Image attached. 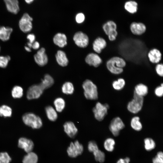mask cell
<instances>
[{
	"label": "cell",
	"mask_w": 163,
	"mask_h": 163,
	"mask_svg": "<svg viewBox=\"0 0 163 163\" xmlns=\"http://www.w3.org/2000/svg\"><path fill=\"white\" fill-rule=\"evenodd\" d=\"M126 65V62L123 58L117 56L110 58L106 62L108 70L111 73L117 75L123 72Z\"/></svg>",
	"instance_id": "6da1fadb"
},
{
	"label": "cell",
	"mask_w": 163,
	"mask_h": 163,
	"mask_svg": "<svg viewBox=\"0 0 163 163\" xmlns=\"http://www.w3.org/2000/svg\"><path fill=\"white\" fill-rule=\"evenodd\" d=\"M22 119L25 125L33 129H39L43 126V121L41 118L33 113H25L23 115Z\"/></svg>",
	"instance_id": "7a4b0ae2"
},
{
	"label": "cell",
	"mask_w": 163,
	"mask_h": 163,
	"mask_svg": "<svg viewBox=\"0 0 163 163\" xmlns=\"http://www.w3.org/2000/svg\"><path fill=\"white\" fill-rule=\"evenodd\" d=\"M82 87L85 98L89 100H97L98 98V92L96 85L91 80L86 79L83 82Z\"/></svg>",
	"instance_id": "3957f363"
},
{
	"label": "cell",
	"mask_w": 163,
	"mask_h": 163,
	"mask_svg": "<svg viewBox=\"0 0 163 163\" xmlns=\"http://www.w3.org/2000/svg\"><path fill=\"white\" fill-rule=\"evenodd\" d=\"M144 103V97L139 96L134 92L133 99L128 103V110L133 114H136L142 110Z\"/></svg>",
	"instance_id": "277c9868"
},
{
	"label": "cell",
	"mask_w": 163,
	"mask_h": 163,
	"mask_svg": "<svg viewBox=\"0 0 163 163\" xmlns=\"http://www.w3.org/2000/svg\"><path fill=\"white\" fill-rule=\"evenodd\" d=\"M109 108L107 104H103L99 102H97L92 110L95 119L98 121L103 120L107 114Z\"/></svg>",
	"instance_id": "5b68a950"
},
{
	"label": "cell",
	"mask_w": 163,
	"mask_h": 163,
	"mask_svg": "<svg viewBox=\"0 0 163 163\" xmlns=\"http://www.w3.org/2000/svg\"><path fill=\"white\" fill-rule=\"evenodd\" d=\"M84 147L78 141L71 142L67 149L68 155L70 157L75 158L81 155L83 152Z\"/></svg>",
	"instance_id": "8992f818"
},
{
	"label": "cell",
	"mask_w": 163,
	"mask_h": 163,
	"mask_svg": "<svg viewBox=\"0 0 163 163\" xmlns=\"http://www.w3.org/2000/svg\"><path fill=\"white\" fill-rule=\"evenodd\" d=\"M33 18L27 13L23 14L19 22V27L21 30L24 33L30 32L33 27Z\"/></svg>",
	"instance_id": "52a82bcc"
},
{
	"label": "cell",
	"mask_w": 163,
	"mask_h": 163,
	"mask_svg": "<svg viewBox=\"0 0 163 163\" xmlns=\"http://www.w3.org/2000/svg\"><path fill=\"white\" fill-rule=\"evenodd\" d=\"M125 127V124L122 120L117 117L111 120L109 126V129L113 136H117L119 135L120 131Z\"/></svg>",
	"instance_id": "ba28073f"
},
{
	"label": "cell",
	"mask_w": 163,
	"mask_h": 163,
	"mask_svg": "<svg viewBox=\"0 0 163 163\" xmlns=\"http://www.w3.org/2000/svg\"><path fill=\"white\" fill-rule=\"evenodd\" d=\"M44 90L39 84H34L30 86L26 93L27 99L31 100L37 99L41 96Z\"/></svg>",
	"instance_id": "9c48e42d"
},
{
	"label": "cell",
	"mask_w": 163,
	"mask_h": 163,
	"mask_svg": "<svg viewBox=\"0 0 163 163\" xmlns=\"http://www.w3.org/2000/svg\"><path fill=\"white\" fill-rule=\"evenodd\" d=\"M73 40L75 44L80 48H85L89 44L88 37L86 34L81 31L76 32L73 36Z\"/></svg>",
	"instance_id": "30bf717a"
},
{
	"label": "cell",
	"mask_w": 163,
	"mask_h": 163,
	"mask_svg": "<svg viewBox=\"0 0 163 163\" xmlns=\"http://www.w3.org/2000/svg\"><path fill=\"white\" fill-rule=\"evenodd\" d=\"M34 59L36 63L39 66H43L48 62V57L46 53L44 48L42 47L38 50L34 56Z\"/></svg>",
	"instance_id": "8fae6325"
},
{
	"label": "cell",
	"mask_w": 163,
	"mask_h": 163,
	"mask_svg": "<svg viewBox=\"0 0 163 163\" xmlns=\"http://www.w3.org/2000/svg\"><path fill=\"white\" fill-rule=\"evenodd\" d=\"M129 30L134 35L140 36L146 32L147 28L142 23L133 22L130 25Z\"/></svg>",
	"instance_id": "7c38bea8"
},
{
	"label": "cell",
	"mask_w": 163,
	"mask_h": 163,
	"mask_svg": "<svg viewBox=\"0 0 163 163\" xmlns=\"http://www.w3.org/2000/svg\"><path fill=\"white\" fill-rule=\"evenodd\" d=\"M85 61L90 66L97 67L101 64L102 60L97 53H89L86 56Z\"/></svg>",
	"instance_id": "4fadbf2b"
},
{
	"label": "cell",
	"mask_w": 163,
	"mask_h": 163,
	"mask_svg": "<svg viewBox=\"0 0 163 163\" xmlns=\"http://www.w3.org/2000/svg\"><path fill=\"white\" fill-rule=\"evenodd\" d=\"M149 61L153 64L159 63L162 58V53L160 50L156 48L150 50L147 54Z\"/></svg>",
	"instance_id": "5bb4252c"
},
{
	"label": "cell",
	"mask_w": 163,
	"mask_h": 163,
	"mask_svg": "<svg viewBox=\"0 0 163 163\" xmlns=\"http://www.w3.org/2000/svg\"><path fill=\"white\" fill-rule=\"evenodd\" d=\"M18 146L20 148L23 149L27 153L32 152L34 147L33 141L30 139L22 137L18 140Z\"/></svg>",
	"instance_id": "9a60e30c"
},
{
	"label": "cell",
	"mask_w": 163,
	"mask_h": 163,
	"mask_svg": "<svg viewBox=\"0 0 163 163\" xmlns=\"http://www.w3.org/2000/svg\"><path fill=\"white\" fill-rule=\"evenodd\" d=\"M63 127L65 133L70 138H74L78 133V129L72 122H66L63 124Z\"/></svg>",
	"instance_id": "2e32d148"
},
{
	"label": "cell",
	"mask_w": 163,
	"mask_h": 163,
	"mask_svg": "<svg viewBox=\"0 0 163 163\" xmlns=\"http://www.w3.org/2000/svg\"><path fill=\"white\" fill-rule=\"evenodd\" d=\"M107 45L106 40L103 37H99L94 41L92 45L93 49L97 53L99 54L106 47Z\"/></svg>",
	"instance_id": "e0dca14e"
},
{
	"label": "cell",
	"mask_w": 163,
	"mask_h": 163,
	"mask_svg": "<svg viewBox=\"0 0 163 163\" xmlns=\"http://www.w3.org/2000/svg\"><path fill=\"white\" fill-rule=\"evenodd\" d=\"M8 11L13 14H17L19 11L18 0H4Z\"/></svg>",
	"instance_id": "ac0fdd59"
},
{
	"label": "cell",
	"mask_w": 163,
	"mask_h": 163,
	"mask_svg": "<svg viewBox=\"0 0 163 163\" xmlns=\"http://www.w3.org/2000/svg\"><path fill=\"white\" fill-rule=\"evenodd\" d=\"M54 43L61 48H63L67 44V38L64 34L58 33L56 34L53 38Z\"/></svg>",
	"instance_id": "d6986e66"
},
{
	"label": "cell",
	"mask_w": 163,
	"mask_h": 163,
	"mask_svg": "<svg viewBox=\"0 0 163 163\" xmlns=\"http://www.w3.org/2000/svg\"><path fill=\"white\" fill-rule=\"evenodd\" d=\"M55 57L57 63L60 66L65 67L68 65L69 60L64 51L58 50L56 54Z\"/></svg>",
	"instance_id": "ffe728a7"
},
{
	"label": "cell",
	"mask_w": 163,
	"mask_h": 163,
	"mask_svg": "<svg viewBox=\"0 0 163 163\" xmlns=\"http://www.w3.org/2000/svg\"><path fill=\"white\" fill-rule=\"evenodd\" d=\"M12 31L11 27L0 26V40L3 41L8 40Z\"/></svg>",
	"instance_id": "44dd1931"
},
{
	"label": "cell",
	"mask_w": 163,
	"mask_h": 163,
	"mask_svg": "<svg viewBox=\"0 0 163 163\" xmlns=\"http://www.w3.org/2000/svg\"><path fill=\"white\" fill-rule=\"evenodd\" d=\"M102 29L105 34L107 36L109 34L117 30V25L114 21H109L103 25Z\"/></svg>",
	"instance_id": "7402d4cb"
},
{
	"label": "cell",
	"mask_w": 163,
	"mask_h": 163,
	"mask_svg": "<svg viewBox=\"0 0 163 163\" xmlns=\"http://www.w3.org/2000/svg\"><path fill=\"white\" fill-rule=\"evenodd\" d=\"M45 111L47 117L49 120L54 122L57 119L58 112L53 106L50 105L46 106Z\"/></svg>",
	"instance_id": "603a6c76"
},
{
	"label": "cell",
	"mask_w": 163,
	"mask_h": 163,
	"mask_svg": "<svg viewBox=\"0 0 163 163\" xmlns=\"http://www.w3.org/2000/svg\"><path fill=\"white\" fill-rule=\"evenodd\" d=\"M54 82V81L52 77L48 74H46L39 84L44 90L52 86Z\"/></svg>",
	"instance_id": "cb8c5ba5"
},
{
	"label": "cell",
	"mask_w": 163,
	"mask_h": 163,
	"mask_svg": "<svg viewBox=\"0 0 163 163\" xmlns=\"http://www.w3.org/2000/svg\"><path fill=\"white\" fill-rule=\"evenodd\" d=\"M134 92L139 96L144 97L148 94V88L146 85L139 83L135 86Z\"/></svg>",
	"instance_id": "d4e9b609"
},
{
	"label": "cell",
	"mask_w": 163,
	"mask_h": 163,
	"mask_svg": "<svg viewBox=\"0 0 163 163\" xmlns=\"http://www.w3.org/2000/svg\"><path fill=\"white\" fill-rule=\"evenodd\" d=\"M54 108L57 112H62L66 106V102L65 100L62 97H57L53 101Z\"/></svg>",
	"instance_id": "484cf974"
},
{
	"label": "cell",
	"mask_w": 163,
	"mask_h": 163,
	"mask_svg": "<svg viewBox=\"0 0 163 163\" xmlns=\"http://www.w3.org/2000/svg\"><path fill=\"white\" fill-rule=\"evenodd\" d=\"M61 91L62 93L65 94H72L74 91V86L71 82H66L62 85Z\"/></svg>",
	"instance_id": "4316f807"
},
{
	"label": "cell",
	"mask_w": 163,
	"mask_h": 163,
	"mask_svg": "<svg viewBox=\"0 0 163 163\" xmlns=\"http://www.w3.org/2000/svg\"><path fill=\"white\" fill-rule=\"evenodd\" d=\"M38 157L35 153L32 152L27 153L23 159V163H37Z\"/></svg>",
	"instance_id": "83f0119b"
},
{
	"label": "cell",
	"mask_w": 163,
	"mask_h": 163,
	"mask_svg": "<svg viewBox=\"0 0 163 163\" xmlns=\"http://www.w3.org/2000/svg\"><path fill=\"white\" fill-rule=\"evenodd\" d=\"M140 120L139 117L137 116L133 117L131 120V126L135 131H139L142 129V124Z\"/></svg>",
	"instance_id": "f1b7e54d"
},
{
	"label": "cell",
	"mask_w": 163,
	"mask_h": 163,
	"mask_svg": "<svg viewBox=\"0 0 163 163\" xmlns=\"http://www.w3.org/2000/svg\"><path fill=\"white\" fill-rule=\"evenodd\" d=\"M12 113V109L9 106L3 105L0 107V116L4 117H11Z\"/></svg>",
	"instance_id": "f546056e"
},
{
	"label": "cell",
	"mask_w": 163,
	"mask_h": 163,
	"mask_svg": "<svg viewBox=\"0 0 163 163\" xmlns=\"http://www.w3.org/2000/svg\"><path fill=\"white\" fill-rule=\"evenodd\" d=\"M24 94L23 89L22 87L19 85H15L12 88L11 91V95L14 98H21Z\"/></svg>",
	"instance_id": "4dcf8cb0"
},
{
	"label": "cell",
	"mask_w": 163,
	"mask_h": 163,
	"mask_svg": "<svg viewBox=\"0 0 163 163\" xmlns=\"http://www.w3.org/2000/svg\"><path fill=\"white\" fill-rule=\"evenodd\" d=\"M115 141L112 138H108L106 139L104 143V149L107 152H112L114 149Z\"/></svg>",
	"instance_id": "1f68e13d"
},
{
	"label": "cell",
	"mask_w": 163,
	"mask_h": 163,
	"mask_svg": "<svg viewBox=\"0 0 163 163\" xmlns=\"http://www.w3.org/2000/svg\"><path fill=\"white\" fill-rule=\"evenodd\" d=\"M125 9L129 12L133 14L136 13L137 9V4L134 1L126 2L124 5Z\"/></svg>",
	"instance_id": "d6a6232c"
},
{
	"label": "cell",
	"mask_w": 163,
	"mask_h": 163,
	"mask_svg": "<svg viewBox=\"0 0 163 163\" xmlns=\"http://www.w3.org/2000/svg\"><path fill=\"white\" fill-rule=\"evenodd\" d=\"M144 147L145 150L150 151L154 149L156 147V143L154 140L149 137L146 138L144 140Z\"/></svg>",
	"instance_id": "836d02e7"
},
{
	"label": "cell",
	"mask_w": 163,
	"mask_h": 163,
	"mask_svg": "<svg viewBox=\"0 0 163 163\" xmlns=\"http://www.w3.org/2000/svg\"><path fill=\"white\" fill-rule=\"evenodd\" d=\"M125 84L126 82L124 79L119 78L113 82L112 86L114 90L117 91H120L124 88Z\"/></svg>",
	"instance_id": "e575fe53"
},
{
	"label": "cell",
	"mask_w": 163,
	"mask_h": 163,
	"mask_svg": "<svg viewBox=\"0 0 163 163\" xmlns=\"http://www.w3.org/2000/svg\"><path fill=\"white\" fill-rule=\"evenodd\" d=\"M95 160L100 163L104 162L105 159L104 153L99 150H96L93 153Z\"/></svg>",
	"instance_id": "d590c367"
},
{
	"label": "cell",
	"mask_w": 163,
	"mask_h": 163,
	"mask_svg": "<svg viewBox=\"0 0 163 163\" xmlns=\"http://www.w3.org/2000/svg\"><path fill=\"white\" fill-rule=\"evenodd\" d=\"M11 158L6 152H0V163H10Z\"/></svg>",
	"instance_id": "8d00e7d4"
},
{
	"label": "cell",
	"mask_w": 163,
	"mask_h": 163,
	"mask_svg": "<svg viewBox=\"0 0 163 163\" xmlns=\"http://www.w3.org/2000/svg\"><path fill=\"white\" fill-rule=\"evenodd\" d=\"M10 59L11 57L9 56H0V67L2 68H6Z\"/></svg>",
	"instance_id": "74e56055"
},
{
	"label": "cell",
	"mask_w": 163,
	"mask_h": 163,
	"mask_svg": "<svg viewBox=\"0 0 163 163\" xmlns=\"http://www.w3.org/2000/svg\"><path fill=\"white\" fill-rule=\"evenodd\" d=\"M88 151L92 153L99 149L98 147L96 142L94 141H89L88 145Z\"/></svg>",
	"instance_id": "f35d334b"
},
{
	"label": "cell",
	"mask_w": 163,
	"mask_h": 163,
	"mask_svg": "<svg viewBox=\"0 0 163 163\" xmlns=\"http://www.w3.org/2000/svg\"><path fill=\"white\" fill-rule=\"evenodd\" d=\"M152 163H163V153L162 151L158 152L152 159Z\"/></svg>",
	"instance_id": "ab89813d"
},
{
	"label": "cell",
	"mask_w": 163,
	"mask_h": 163,
	"mask_svg": "<svg viewBox=\"0 0 163 163\" xmlns=\"http://www.w3.org/2000/svg\"><path fill=\"white\" fill-rule=\"evenodd\" d=\"M155 69L156 74L159 76H163V65L162 63H158L156 64Z\"/></svg>",
	"instance_id": "60d3db41"
},
{
	"label": "cell",
	"mask_w": 163,
	"mask_h": 163,
	"mask_svg": "<svg viewBox=\"0 0 163 163\" xmlns=\"http://www.w3.org/2000/svg\"><path fill=\"white\" fill-rule=\"evenodd\" d=\"M154 92L156 96L158 97H161L163 95V84L162 83L160 85L155 88Z\"/></svg>",
	"instance_id": "b9f144b4"
},
{
	"label": "cell",
	"mask_w": 163,
	"mask_h": 163,
	"mask_svg": "<svg viewBox=\"0 0 163 163\" xmlns=\"http://www.w3.org/2000/svg\"><path fill=\"white\" fill-rule=\"evenodd\" d=\"M85 17L84 14L82 13H79L75 16V20L76 22L78 24H81L83 22Z\"/></svg>",
	"instance_id": "7bdbcfd3"
},
{
	"label": "cell",
	"mask_w": 163,
	"mask_h": 163,
	"mask_svg": "<svg viewBox=\"0 0 163 163\" xmlns=\"http://www.w3.org/2000/svg\"><path fill=\"white\" fill-rule=\"evenodd\" d=\"M27 38L28 40V42L33 43L35 41L36 37L33 34H29L27 36Z\"/></svg>",
	"instance_id": "ee69618b"
},
{
	"label": "cell",
	"mask_w": 163,
	"mask_h": 163,
	"mask_svg": "<svg viewBox=\"0 0 163 163\" xmlns=\"http://www.w3.org/2000/svg\"><path fill=\"white\" fill-rule=\"evenodd\" d=\"M130 159L128 157H126L124 158H120L117 161L116 163H129Z\"/></svg>",
	"instance_id": "f6af8a7d"
},
{
	"label": "cell",
	"mask_w": 163,
	"mask_h": 163,
	"mask_svg": "<svg viewBox=\"0 0 163 163\" xmlns=\"http://www.w3.org/2000/svg\"><path fill=\"white\" fill-rule=\"evenodd\" d=\"M40 47V43L37 41H35L32 44V48L34 50H38Z\"/></svg>",
	"instance_id": "bcb514c9"
},
{
	"label": "cell",
	"mask_w": 163,
	"mask_h": 163,
	"mask_svg": "<svg viewBox=\"0 0 163 163\" xmlns=\"http://www.w3.org/2000/svg\"><path fill=\"white\" fill-rule=\"evenodd\" d=\"M25 50L28 52H30L31 51V48L27 46H24Z\"/></svg>",
	"instance_id": "7dc6e473"
},
{
	"label": "cell",
	"mask_w": 163,
	"mask_h": 163,
	"mask_svg": "<svg viewBox=\"0 0 163 163\" xmlns=\"http://www.w3.org/2000/svg\"><path fill=\"white\" fill-rule=\"evenodd\" d=\"M25 2L27 4H30L32 3L34 0H24Z\"/></svg>",
	"instance_id": "c3c4849f"
},
{
	"label": "cell",
	"mask_w": 163,
	"mask_h": 163,
	"mask_svg": "<svg viewBox=\"0 0 163 163\" xmlns=\"http://www.w3.org/2000/svg\"><path fill=\"white\" fill-rule=\"evenodd\" d=\"M32 43L28 42L27 43V46L31 48H32Z\"/></svg>",
	"instance_id": "681fc988"
},
{
	"label": "cell",
	"mask_w": 163,
	"mask_h": 163,
	"mask_svg": "<svg viewBox=\"0 0 163 163\" xmlns=\"http://www.w3.org/2000/svg\"><path fill=\"white\" fill-rule=\"evenodd\" d=\"M0 49H1V48H0Z\"/></svg>",
	"instance_id": "f907efd6"
}]
</instances>
